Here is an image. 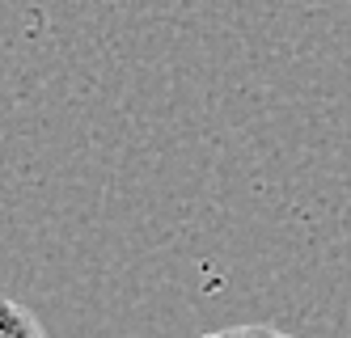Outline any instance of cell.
I'll list each match as a JSON object with an SVG mask.
<instances>
[{
  "label": "cell",
  "instance_id": "obj_2",
  "mask_svg": "<svg viewBox=\"0 0 351 338\" xmlns=\"http://www.w3.org/2000/svg\"><path fill=\"white\" fill-rule=\"evenodd\" d=\"M204 338H296V334H284L275 326H229V330H212Z\"/></svg>",
  "mask_w": 351,
  "mask_h": 338
},
{
  "label": "cell",
  "instance_id": "obj_1",
  "mask_svg": "<svg viewBox=\"0 0 351 338\" xmlns=\"http://www.w3.org/2000/svg\"><path fill=\"white\" fill-rule=\"evenodd\" d=\"M0 338H47V330L26 304L0 296Z\"/></svg>",
  "mask_w": 351,
  "mask_h": 338
}]
</instances>
